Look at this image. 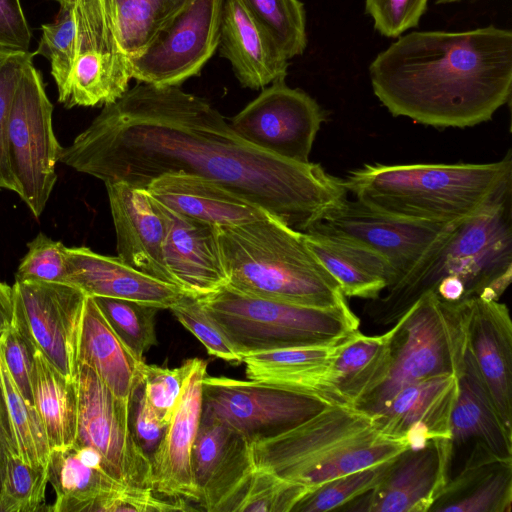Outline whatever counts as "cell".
I'll list each match as a JSON object with an SVG mask.
<instances>
[{"label": "cell", "instance_id": "cell-1", "mask_svg": "<svg viewBox=\"0 0 512 512\" xmlns=\"http://www.w3.org/2000/svg\"><path fill=\"white\" fill-rule=\"evenodd\" d=\"M59 161L105 183L145 188L172 173L215 181L306 231L348 197L320 164L264 151L237 134L206 100L179 86L138 82L102 111Z\"/></svg>", "mask_w": 512, "mask_h": 512}, {"label": "cell", "instance_id": "cell-2", "mask_svg": "<svg viewBox=\"0 0 512 512\" xmlns=\"http://www.w3.org/2000/svg\"><path fill=\"white\" fill-rule=\"evenodd\" d=\"M397 38L368 68L375 96L393 116L464 128L489 121L510 101V30L489 25Z\"/></svg>", "mask_w": 512, "mask_h": 512}, {"label": "cell", "instance_id": "cell-3", "mask_svg": "<svg viewBox=\"0 0 512 512\" xmlns=\"http://www.w3.org/2000/svg\"><path fill=\"white\" fill-rule=\"evenodd\" d=\"M512 280V196L450 227L421 259L378 298L367 314L395 323L423 294L456 302L499 300Z\"/></svg>", "mask_w": 512, "mask_h": 512}, {"label": "cell", "instance_id": "cell-4", "mask_svg": "<svg viewBox=\"0 0 512 512\" xmlns=\"http://www.w3.org/2000/svg\"><path fill=\"white\" fill-rule=\"evenodd\" d=\"M344 182L348 193L371 208L453 226L512 196V154L489 163L365 164Z\"/></svg>", "mask_w": 512, "mask_h": 512}, {"label": "cell", "instance_id": "cell-5", "mask_svg": "<svg viewBox=\"0 0 512 512\" xmlns=\"http://www.w3.org/2000/svg\"><path fill=\"white\" fill-rule=\"evenodd\" d=\"M251 447L256 470L269 471L309 490L408 450L406 440L381 434L370 414L349 405H329Z\"/></svg>", "mask_w": 512, "mask_h": 512}, {"label": "cell", "instance_id": "cell-6", "mask_svg": "<svg viewBox=\"0 0 512 512\" xmlns=\"http://www.w3.org/2000/svg\"><path fill=\"white\" fill-rule=\"evenodd\" d=\"M217 231L228 287L306 306L347 304L337 281L308 248L302 231L272 215L217 227Z\"/></svg>", "mask_w": 512, "mask_h": 512}, {"label": "cell", "instance_id": "cell-7", "mask_svg": "<svg viewBox=\"0 0 512 512\" xmlns=\"http://www.w3.org/2000/svg\"><path fill=\"white\" fill-rule=\"evenodd\" d=\"M471 299L448 302L432 291L423 294L392 327L386 378L354 407L372 416L407 385L442 375L459 378L468 350Z\"/></svg>", "mask_w": 512, "mask_h": 512}, {"label": "cell", "instance_id": "cell-8", "mask_svg": "<svg viewBox=\"0 0 512 512\" xmlns=\"http://www.w3.org/2000/svg\"><path fill=\"white\" fill-rule=\"evenodd\" d=\"M197 298L242 357L334 343L357 332L360 325L348 303L306 306L243 294L227 285Z\"/></svg>", "mask_w": 512, "mask_h": 512}, {"label": "cell", "instance_id": "cell-9", "mask_svg": "<svg viewBox=\"0 0 512 512\" xmlns=\"http://www.w3.org/2000/svg\"><path fill=\"white\" fill-rule=\"evenodd\" d=\"M53 106L31 61L20 79L8 120V155L17 194L38 218L56 183L62 151L52 126Z\"/></svg>", "mask_w": 512, "mask_h": 512}, {"label": "cell", "instance_id": "cell-10", "mask_svg": "<svg viewBox=\"0 0 512 512\" xmlns=\"http://www.w3.org/2000/svg\"><path fill=\"white\" fill-rule=\"evenodd\" d=\"M76 387L77 431L72 445L97 450L108 475L124 487L153 490L152 462L132 430V403L117 398L86 364H77Z\"/></svg>", "mask_w": 512, "mask_h": 512}, {"label": "cell", "instance_id": "cell-11", "mask_svg": "<svg viewBox=\"0 0 512 512\" xmlns=\"http://www.w3.org/2000/svg\"><path fill=\"white\" fill-rule=\"evenodd\" d=\"M224 1L189 0L141 53L128 58L131 78L179 86L198 75L218 48Z\"/></svg>", "mask_w": 512, "mask_h": 512}, {"label": "cell", "instance_id": "cell-12", "mask_svg": "<svg viewBox=\"0 0 512 512\" xmlns=\"http://www.w3.org/2000/svg\"><path fill=\"white\" fill-rule=\"evenodd\" d=\"M329 405L255 380L209 375L203 380V411L230 424L251 443L277 436Z\"/></svg>", "mask_w": 512, "mask_h": 512}, {"label": "cell", "instance_id": "cell-13", "mask_svg": "<svg viewBox=\"0 0 512 512\" xmlns=\"http://www.w3.org/2000/svg\"><path fill=\"white\" fill-rule=\"evenodd\" d=\"M324 120L315 99L282 79L264 88L230 120V126L264 151L305 163Z\"/></svg>", "mask_w": 512, "mask_h": 512}, {"label": "cell", "instance_id": "cell-14", "mask_svg": "<svg viewBox=\"0 0 512 512\" xmlns=\"http://www.w3.org/2000/svg\"><path fill=\"white\" fill-rule=\"evenodd\" d=\"M13 324L70 382L76 381L77 349L86 295L66 283L15 281Z\"/></svg>", "mask_w": 512, "mask_h": 512}, {"label": "cell", "instance_id": "cell-15", "mask_svg": "<svg viewBox=\"0 0 512 512\" xmlns=\"http://www.w3.org/2000/svg\"><path fill=\"white\" fill-rule=\"evenodd\" d=\"M76 55L67 88L58 99L66 108L114 103L129 89L128 57L120 48L100 0L74 8Z\"/></svg>", "mask_w": 512, "mask_h": 512}, {"label": "cell", "instance_id": "cell-16", "mask_svg": "<svg viewBox=\"0 0 512 512\" xmlns=\"http://www.w3.org/2000/svg\"><path fill=\"white\" fill-rule=\"evenodd\" d=\"M198 503L209 512L234 511L255 471L251 442L202 410L192 449Z\"/></svg>", "mask_w": 512, "mask_h": 512}, {"label": "cell", "instance_id": "cell-17", "mask_svg": "<svg viewBox=\"0 0 512 512\" xmlns=\"http://www.w3.org/2000/svg\"><path fill=\"white\" fill-rule=\"evenodd\" d=\"M313 226L350 238L380 254L394 270L395 282L452 227L390 215L348 197Z\"/></svg>", "mask_w": 512, "mask_h": 512}, {"label": "cell", "instance_id": "cell-18", "mask_svg": "<svg viewBox=\"0 0 512 512\" xmlns=\"http://www.w3.org/2000/svg\"><path fill=\"white\" fill-rule=\"evenodd\" d=\"M454 455L451 439H434L398 455L386 476L348 510L426 512L443 494Z\"/></svg>", "mask_w": 512, "mask_h": 512}, {"label": "cell", "instance_id": "cell-19", "mask_svg": "<svg viewBox=\"0 0 512 512\" xmlns=\"http://www.w3.org/2000/svg\"><path fill=\"white\" fill-rule=\"evenodd\" d=\"M206 375L207 363L193 358L179 400L151 459L152 484L156 493L197 503L192 449L203 410V380Z\"/></svg>", "mask_w": 512, "mask_h": 512}, {"label": "cell", "instance_id": "cell-20", "mask_svg": "<svg viewBox=\"0 0 512 512\" xmlns=\"http://www.w3.org/2000/svg\"><path fill=\"white\" fill-rule=\"evenodd\" d=\"M105 187L117 257L147 276L175 285L164 259L166 223L158 202L145 188L125 182L105 183Z\"/></svg>", "mask_w": 512, "mask_h": 512}, {"label": "cell", "instance_id": "cell-21", "mask_svg": "<svg viewBox=\"0 0 512 512\" xmlns=\"http://www.w3.org/2000/svg\"><path fill=\"white\" fill-rule=\"evenodd\" d=\"M158 205L166 223L164 259L175 285L194 297L227 285L217 227Z\"/></svg>", "mask_w": 512, "mask_h": 512}, {"label": "cell", "instance_id": "cell-22", "mask_svg": "<svg viewBox=\"0 0 512 512\" xmlns=\"http://www.w3.org/2000/svg\"><path fill=\"white\" fill-rule=\"evenodd\" d=\"M468 350L505 428L512 433V322L505 304L471 299Z\"/></svg>", "mask_w": 512, "mask_h": 512}, {"label": "cell", "instance_id": "cell-23", "mask_svg": "<svg viewBox=\"0 0 512 512\" xmlns=\"http://www.w3.org/2000/svg\"><path fill=\"white\" fill-rule=\"evenodd\" d=\"M67 284L90 297L133 300L170 309L184 294L175 285L147 276L119 257L99 254L88 247L66 250Z\"/></svg>", "mask_w": 512, "mask_h": 512}, {"label": "cell", "instance_id": "cell-24", "mask_svg": "<svg viewBox=\"0 0 512 512\" xmlns=\"http://www.w3.org/2000/svg\"><path fill=\"white\" fill-rule=\"evenodd\" d=\"M145 189L168 209L215 227L238 226L271 215L219 183L190 174H164Z\"/></svg>", "mask_w": 512, "mask_h": 512}, {"label": "cell", "instance_id": "cell-25", "mask_svg": "<svg viewBox=\"0 0 512 512\" xmlns=\"http://www.w3.org/2000/svg\"><path fill=\"white\" fill-rule=\"evenodd\" d=\"M217 49L245 88H265L287 75L288 59L237 0L224 1Z\"/></svg>", "mask_w": 512, "mask_h": 512}, {"label": "cell", "instance_id": "cell-26", "mask_svg": "<svg viewBox=\"0 0 512 512\" xmlns=\"http://www.w3.org/2000/svg\"><path fill=\"white\" fill-rule=\"evenodd\" d=\"M344 339L325 345L251 353L243 356L242 363L249 380L315 396L330 405H347L329 384L327 374V367Z\"/></svg>", "mask_w": 512, "mask_h": 512}, {"label": "cell", "instance_id": "cell-27", "mask_svg": "<svg viewBox=\"0 0 512 512\" xmlns=\"http://www.w3.org/2000/svg\"><path fill=\"white\" fill-rule=\"evenodd\" d=\"M303 238L345 297L374 300L396 280L384 257L350 238L316 226L304 231Z\"/></svg>", "mask_w": 512, "mask_h": 512}, {"label": "cell", "instance_id": "cell-28", "mask_svg": "<svg viewBox=\"0 0 512 512\" xmlns=\"http://www.w3.org/2000/svg\"><path fill=\"white\" fill-rule=\"evenodd\" d=\"M458 380L455 375H442L403 387L372 415L377 430L389 438L404 439L409 427L422 424L434 439H451L450 420Z\"/></svg>", "mask_w": 512, "mask_h": 512}, {"label": "cell", "instance_id": "cell-29", "mask_svg": "<svg viewBox=\"0 0 512 512\" xmlns=\"http://www.w3.org/2000/svg\"><path fill=\"white\" fill-rule=\"evenodd\" d=\"M92 368L120 400L132 403L143 383L145 361L137 360L113 331L93 297L84 304L77 364Z\"/></svg>", "mask_w": 512, "mask_h": 512}, {"label": "cell", "instance_id": "cell-30", "mask_svg": "<svg viewBox=\"0 0 512 512\" xmlns=\"http://www.w3.org/2000/svg\"><path fill=\"white\" fill-rule=\"evenodd\" d=\"M512 462L499 460L487 448L475 444L457 479L449 480L430 511L510 512Z\"/></svg>", "mask_w": 512, "mask_h": 512}, {"label": "cell", "instance_id": "cell-31", "mask_svg": "<svg viewBox=\"0 0 512 512\" xmlns=\"http://www.w3.org/2000/svg\"><path fill=\"white\" fill-rule=\"evenodd\" d=\"M458 384L450 420L453 447L477 440L498 459L512 462V433L505 428L469 350Z\"/></svg>", "mask_w": 512, "mask_h": 512}, {"label": "cell", "instance_id": "cell-32", "mask_svg": "<svg viewBox=\"0 0 512 512\" xmlns=\"http://www.w3.org/2000/svg\"><path fill=\"white\" fill-rule=\"evenodd\" d=\"M392 328L382 335L368 336L359 330L345 338L328 367V381L350 406L376 389L391 365Z\"/></svg>", "mask_w": 512, "mask_h": 512}, {"label": "cell", "instance_id": "cell-33", "mask_svg": "<svg viewBox=\"0 0 512 512\" xmlns=\"http://www.w3.org/2000/svg\"><path fill=\"white\" fill-rule=\"evenodd\" d=\"M33 402L52 449L73 444L77 431L76 381H68L37 349L31 372Z\"/></svg>", "mask_w": 512, "mask_h": 512}, {"label": "cell", "instance_id": "cell-34", "mask_svg": "<svg viewBox=\"0 0 512 512\" xmlns=\"http://www.w3.org/2000/svg\"><path fill=\"white\" fill-rule=\"evenodd\" d=\"M47 476L56 493L49 508L53 512H96L104 497L124 487L105 471L80 461L71 445L51 450Z\"/></svg>", "mask_w": 512, "mask_h": 512}, {"label": "cell", "instance_id": "cell-35", "mask_svg": "<svg viewBox=\"0 0 512 512\" xmlns=\"http://www.w3.org/2000/svg\"><path fill=\"white\" fill-rule=\"evenodd\" d=\"M117 42L130 58L189 0H100Z\"/></svg>", "mask_w": 512, "mask_h": 512}, {"label": "cell", "instance_id": "cell-36", "mask_svg": "<svg viewBox=\"0 0 512 512\" xmlns=\"http://www.w3.org/2000/svg\"><path fill=\"white\" fill-rule=\"evenodd\" d=\"M289 60L307 46L306 14L299 0H237Z\"/></svg>", "mask_w": 512, "mask_h": 512}, {"label": "cell", "instance_id": "cell-37", "mask_svg": "<svg viewBox=\"0 0 512 512\" xmlns=\"http://www.w3.org/2000/svg\"><path fill=\"white\" fill-rule=\"evenodd\" d=\"M0 377L20 458L32 466L47 467L51 447L40 415L21 394L1 354Z\"/></svg>", "mask_w": 512, "mask_h": 512}, {"label": "cell", "instance_id": "cell-38", "mask_svg": "<svg viewBox=\"0 0 512 512\" xmlns=\"http://www.w3.org/2000/svg\"><path fill=\"white\" fill-rule=\"evenodd\" d=\"M93 299L113 331L133 356L139 361H144V353L157 344L155 318L160 308L127 299Z\"/></svg>", "mask_w": 512, "mask_h": 512}, {"label": "cell", "instance_id": "cell-39", "mask_svg": "<svg viewBox=\"0 0 512 512\" xmlns=\"http://www.w3.org/2000/svg\"><path fill=\"white\" fill-rule=\"evenodd\" d=\"M394 459L345 474L308 490L291 512H324L350 504L376 487L388 473Z\"/></svg>", "mask_w": 512, "mask_h": 512}, {"label": "cell", "instance_id": "cell-40", "mask_svg": "<svg viewBox=\"0 0 512 512\" xmlns=\"http://www.w3.org/2000/svg\"><path fill=\"white\" fill-rule=\"evenodd\" d=\"M47 483V467L29 465L18 454L10 456L0 490V512L48 510Z\"/></svg>", "mask_w": 512, "mask_h": 512}, {"label": "cell", "instance_id": "cell-41", "mask_svg": "<svg viewBox=\"0 0 512 512\" xmlns=\"http://www.w3.org/2000/svg\"><path fill=\"white\" fill-rule=\"evenodd\" d=\"M35 55L50 61L51 74L58 89V99L68 85L76 55L77 24L74 9H60L52 23L43 24Z\"/></svg>", "mask_w": 512, "mask_h": 512}, {"label": "cell", "instance_id": "cell-42", "mask_svg": "<svg viewBox=\"0 0 512 512\" xmlns=\"http://www.w3.org/2000/svg\"><path fill=\"white\" fill-rule=\"evenodd\" d=\"M35 53L0 50V189L17 193L8 155V120L20 79Z\"/></svg>", "mask_w": 512, "mask_h": 512}, {"label": "cell", "instance_id": "cell-43", "mask_svg": "<svg viewBox=\"0 0 512 512\" xmlns=\"http://www.w3.org/2000/svg\"><path fill=\"white\" fill-rule=\"evenodd\" d=\"M170 310L177 320L206 348L207 353L232 364L242 363L223 330L197 297L184 294Z\"/></svg>", "mask_w": 512, "mask_h": 512}, {"label": "cell", "instance_id": "cell-44", "mask_svg": "<svg viewBox=\"0 0 512 512\" xmlns=\"http://www.w3.org/2000/svg\"><path fill=\"white\" fill-rule=\"evenodd\" d=\"M308 490L269 471L256 470L234 511L291 512Z\"/></svg>", "mask_w": 512, "mask_h": 512}, {"label": "cell", "instance_id": "cell-45", "mask_svg": "<svg viewBox=\"0 0 512 512\" xmlns=\"http://www.w3.org/2000/svg\"><path fill=\"white\" fill-rule=\"evenodd\" d=\"M28 251L22 258L15 281H43L67 284V247L43 233L27 244Z\"/></svg>", "mask_w": 512, "mask_h": 512}, {"label": "cell", "instance_id": "cell-46", "mask_svg": "<svg viewBox=\"0 0 512 512\" xmlns=\"http://www.w3.org/2000/svg\"><path fill=\"white\" fill-rule=\"evenodd\" d=\"M192 363L193 358L172 369L147 363L143 366L142 393L156 416L165 424H168L179 400Z\"/></svg>", "mask_w": 512, "mask_h": 512}, {"label": "cell", "instance_id": "cell-47", "mask_svg": "<svg viewBox=\"0 0 512 512\" xmlns=\"http://www.w3.org/2000/svg\"><path fill=\"white\" fill-rule=\"evenodd\" d=\"M429 0H365L366 13L381 35L397 38L417 27Z\"/></svg>", "mask_w": 512, "mask_h": 512}, {"label": "cell", "instance_id": "cell-48", "mask_svg": "<svg viewBox=\"0 0 512 512\" xmlns=\"http://www.w3.org/2000/svg\"><path fill=\"white\" fill-rule=\"evenodd\" d=\"M37 350L30 337L12 324L0 335V354L24 398L31 404V372Z\"/></svg>", "mask_w": 512, "mask_h": 512}, {"label": "cell", "instance_id": "cell-49", "mask_svg": "<svg viewBox=\"0 0 512 512\" xmlns=\"http://www.w3.org/2000/svg\"><path fill=\"white\" fill-rule=\"evenodd\" d=\"M152 489L122 487L104 497L96 512H166L193 510L184 498L162 499Z\"/></svg>", "mask_w": 512, "mask_h": 512}, {"label": "cell", "instance_id": "cell-50", "mask_svg": "<svg viewBox=\"0 0 512 512\" xmlns=\"http://www.w3.org/2000/svg\"><path fill=\"white\" fill-rule=\"evenodd\" d=\"M31 37L20 0H0V50L28 52Z\"/></svg>", "mask_w": 512, "mask_h": 512}, {"label": "cell", "instance_id": "cell-51", "mask_svg": "<svg viewBox=\"0 0 512 512\" xmlns=\"http://www.w3.org/2000/svg\"><path fill=\"white\" fill-rule=\"evenodd\" d=\"M133 400L136 402V408L134 416L131 417L132 430L139 446L151 460L168 424L163 423L148 405L142 393V385L136 391Z\"/></svg>", "mask_w": 512, "mask_h": 512}, {"label": "cell", "instance_id": "cell-52", "mask_svg": "<svg viewBox=\"0 0 512 512\" xmlns=\"http://www.w3.org/2000/svg\"><path fill=\"white\" fill-rule=\"evenodd\" d=\"M16 454H18L17 446L0 377V490L8 458Z\"/></svg>", "mask_w": 512, "mask_h": 512}, {"label": "cell", "instance_id": "cell-53", "mask_svg": "<svg viewBox=\"0 0 512 512\" xmlns=\"http://www.w3.org/2000/svg\"><path fill=\"white\" fill-rule=\"evenodd\" d=\"M13 319V287L0 282V335L13 324Z\"/></svg>", "mask_w": 512, "mask_h": 512}, {"label": "cell", "instance_id": "cell-54", "mask_svg": "<svg viewBox=\"0 0 512 512\" xmlns=\"http://www.w3.org/2000/svg\"><path fill=\"white\" fill-rule=\"evenodd\" d=\"M59 3L60 9H74L80 0H54Z\"/></svg>", "mask_w": 512, "mask_h": 512}, {"label": "cell", "instance_id": "cell-55", "mask_svg": "<svg viewBox=\"0 0 512 512\" xmlns=\"http://www.w3.org/2000/svg\"><path fill=\"white\" fill-rule=\"evenodd\" d=\"M435 4H449L454 2H459L461 0H433Z\"/></svg>", "mask_w": 512, "mask_h": 512}]
</instances>
